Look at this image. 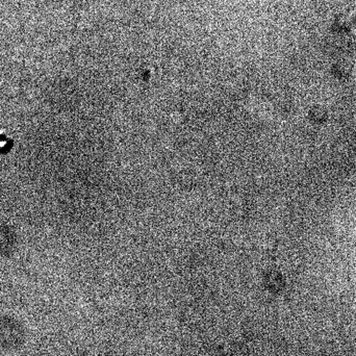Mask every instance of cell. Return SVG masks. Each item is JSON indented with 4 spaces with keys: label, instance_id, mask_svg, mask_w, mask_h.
<instances>
[{
    "label": "cell",
    "instance_id": "cell-1",
    "mask_svg": "<svg viewBox=\"0 0 356 356\" xmlns=\"http://www.w3.org/2000/svg\"><path fill=\"white\" fill-rule=\"evenodd\" d=\"M13 145V142L10 139H8L6 135L0 133V152H5L10 149Z\"/></svg>",
    "mask_w": 356,
    "mask_h": 356
}]
</instances>
